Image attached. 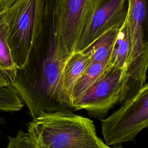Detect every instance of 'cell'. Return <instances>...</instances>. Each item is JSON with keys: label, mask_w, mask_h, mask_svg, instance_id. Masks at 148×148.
Returning a JSON list of instances; mask_svg holds the SVG:
<instances>
[{"label": "cell", "mask_w": 148, "mask_h": 148, "mask_svg": "<svg viewBox=\"0 0 148 148\" xmlns=\"http://www.w3.org/2000/svg\"><path fill=\"white\" fill-rule=\"evenodd\" d=\"M112 148H123V147L121 145H115L114 146L112 147Z\"/></svg>", "instance_id": "16"}, {"label": "cell", "mask_w": 148, "mask_h": 148, "mask_svg": "<svg viewBox=\"0 0 148 148\" xmlns=\"http://www.w3.org/2000/svg\"><path fill=\"white\" fill-rule=\"evenodd\" d=\"M16 0H0V9L9 6Z\"/></svg>", "instance_id": "15"}, {"label": "cell", "mask_w": 148, "mask_h": 148, "mask_svg": "<svg viewBox=\"0 0 148 148\" xmlns=\"http://www.w3.org/2000/svg\"><path fill=\"white\" fill-rule=\"evenodd\" d=\"M8 24L6 9H0V87L13 84L18 66L8 45Z\"/></svg>", "instance_id": "9"}, {"label": "cell", "mask_w": 148, "mask_h": 148, "mask_svg": "<svg viewBox=\"0 0 148 148\" xmlns=\"http://www.w3.org/2000/svg\"><path fill=\"white\" fill-rule=\"evenodd\" d=\"M127 20L130 52L125 90L131 97L145 83L148 68V0H130Z\"/></svg>", "instance_id": "3"}, {"label": "cell", "mask_w": 148, "mask_h": 148, "mask_svg": "<svg viewBox=\"0 0 148 148\" xmlns=\"http://www.w3.org/2000/svg\"><path fill=\"white\" fill-rule=\"evenodd\" d=\"M125 68L106 70L74 105L73 110H85L88 116L104 119L125 98Z\"/></svg>", "instance_id": "6"}, {"label": "cell", "mask_w": 148, "mask_h": 148, "mask_svg": "<svg viewBox=\"0 0 148 148\" xmlns=\"http://www.w3.org/2000/svg\"><path fill=\"white\" fill-rule=\"evenodd\" d=\"M90 63V56L83 50L75 52L68 59L59 83L60 98L64 109H72L71 95L73 87Z\"/></svg>", "instance_id": "8"}, {"label": "cell", "mask_w": 148, "mask_h": 148, "mask_svg": "<svg viewBox=\"0 0 148 148\" xmlns=\"http://www.w3.org/2000/svg\"><path fill=\"white\" fill-rule=\"evenodd\" d=\"M100 121L102 134L108 146L134 140L142 130L148 128V83Z\"/></svg>", "instance_id": "4"}, {"label": "cell", "mask_w": 148, "mask_h": 148, "mask_svg": "<svg viewBox=\"0 0 148 148\" xmlns=\"http://www.w3.org/2000/svg\"><path fill=\"white\" fill-rule=\"evenodd\" d=\"M27 132L39 148H112L98 136L92 120L72 109L39 112Z\"/></svg>", "instance_id": "1"}, {"label": "cell", "mask_w": 148, "mask_h": 148, "mask_svg": "<svg viewBox=\"0 0 148 148\" xmlns=\"http://www.w3.org/2000/svg\"><path fill=\"white\" fill-rule=\"evenodd\" d=\"M44 0H16L6 8L8 42L18 68L27 62L36 45L44 12Z\"/></svg>", "instance_id": "2"}, {"label": "cell", "mask_w": 148, "mask_h": 148, "mask_svg": "<svg viewBox=\"0 0 148 148\" xmlns=\"http://www.w3.org/2000/svg\"><path fill=\"white\" fill-rule=\"evenodd\" d=\"M19 92L13 84L0 87V110L18 111L24 106Z\"/></svg>", "instance_id": "13"}, {"label": "cell", "mask_w": 148, "mask_h": 148, "mask_svg": "<svg viewBox=\"0 0 148 148\" xmlns=\"http://www.w3.org/2000/svg\"><path fill=\"white\" fill-rule=\"evenodd\" d=\"M121 27L116 26L109 29L83 50L88 53L90 62L109 61Z\"/></svg>", "instance_id": "12"}, {"label": "cell", "mask_w": 148, "mask_h": 148, "mask_svg": "<svg viewBox=\"0 0 148 148\" xmlns=\"http://www.w3.org/2000/svg\"><path fill=\"white\" fill-rule=\"evenodd\" d=\"M6 148H39L28 132L19 130L14 136H8Z\"/></svg>", "instance_id": "14"}, {"label": "cell", "mask_w": 148, "mask_h": 148, "mask_svg": "<svg viewBox=\"0 0 148 148\" xmlns=\"http://www.w3.org/2000/svg\"><path fill=\"white\" fill-rule=\"evenodd\" d=\"M101 0H57L54 11L53 42L62 54L71 56Z\"/></svg>", "instance_id": "5"}, {"label": "cell", "mask_w": 148, "mask_h": 148, "mask_svg": "<svg viewBox=\"0 0 148 148\" xmlns=\"http://www.w3.org/2000/svg\"><path fill=\"white\" fill-rule=\"evenodd\" d=\"M130 52V40L126 18L119 32L106 69L113 70L119 68H125L126 69Z\"/></svg>", "instance_id": "10"}, {"label": "cell", "mask_w": 148, "mask_h": 148, "mask_svg": "<svg viewBox=\"0 0 148 148\" xmlns=\"http://www.w3.org/2000/svg\"><path fill=\"white\" fill-rule=\"evenodd\" d=\"M130 0H101L76 46V51L87 49L97 39L116 26H122L127 17Z\"/></svg>", "instance_id": "7"}, {"label": "cell", "mask_w": 148, "mask_h": 148, "mask_svg": "<svg viewBox=\"0 0 148 148\" xmlns=\"http://www.w3.org/2000/svg\"><path fill=\"white\" fill-rule=\"evenodd\" d=\"M108 61L90 62L77 79L71 95L72 109L90 87L102 75Z\"/></svg>", "instance_id": "11"}]
</instances>
